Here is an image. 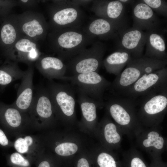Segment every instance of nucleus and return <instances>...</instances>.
Returning <instances> with one entry per match:
<instances>
[{
	"label": "nucleus",
	"instance_id": "1",
	"mask_svg": "<svg viewBox=\"0 0 167 167\" xmlns=\"http://www.w3.org/2000/svg\"><path fill=\"white\" fill-rule=\"evenodd\" d=\"M167 62L143 55L139 58H132L126 68L111 83L109 88L113 95L122 96L143 75L166 67Z\"/></svg>",
	"mask_w": 167,
	"mask_h": 167
},
{
	"label": "nucleus",
	"instance_id": "2",
	"mask_svg": "<svg viewBox=\"0 0 167 167\" xmlns=\"http://www.w3.org/2000/svg\"><path fill=\"white\" fill-rule=\"evenodd\" d=\"M54 37L55 50L58 58L66 62L91 45L95 38L88 34L83 28L58 29Z\"/></svg>",
	"mask_w": 167,
	"mask_h": 167
},
{
	"label": "nucleus",
	"instance_id": "3",
	"mask_svg": "<svg viewBox=\"0 0 167 167\" xmlns=\"http://www.w3.org/2000/svg\"><path fill=\"white\" fill-rule=\"evenodd\" d=\"M91 46L65 63L66 73L70 74L69 76L93 72H98L102 65L106 46L98 41H95Z\"/></svg>",
	"mask_w": 167,
	"mask_h": 167
},
{
	"label": "nucleus",
	"instance_id": "4",
	"mask_svg": "<svg viewBox=\"0 0 167 167\" xmlns=\"http://www.w3.org/2000/svg\"><path fill=\"white\" fill-rule=\"evenodd\" d=\"M61 80L69 82L80 91L100 105L104 103V94L111 83L98 72H93L65 76Z\"/></svg>",
	"mask_w": 167,
	"mask_h": 167
},
{
	"label": "nucleus",
	"instance_id": "5",
	"mask_svg": "<svg viewBox=\"0 0 167 167\" xmlns=\"http://www.w3.org/2000/svg\"><path fill=\"white\" fill-rule=\"evenodd\" d=\"M167 90L166 67L143 75L122 96L135 100L150 94Z\"/></svg>",
	"mask_w": 167,
	"mask_h": 167
},
{
	"label": "nucleus",
	"instance_id": "6",
	"mask_svg": "<svg viewBox=\"0 0 167 167\" xmlns=\"http://www.w3.org/2000/svg\"><path fill=\"white\" fill-rule=\"evenodd\" d=\"M49 95L54 111L65 116H72L75 105L74 87L71 84L57 83L48 80L46 87Z\"/></svg>",
	"mask_w": 167,
	"mask_h": 167
},
{
	"label": "nucleus",
	"instance_id": "7",
	"mask_svg": "<svg viewBox=\"0 0 167 167\" xmlns=\"http://www.w3.org/2000/svg\"><path fill=\"white\" fill-rule=\"evenodd\" d=\"M54 112L51 99L46 87H41L36 91L27 114L32 125L38 127L52 119Z\"/></svg>",
	"mask_w": 167,
	"mask_h": 167
},
{
	"label": "nucleus",
	"instance_id": "8",
	"mask_svg": "<svg viewBox=\"0 0 167 167\" xmlns=\"http://www.w3.org/2000/svg\"><path fill=\"white\" fill-rule=\"evenodd\" d=\"M62 2L52 17L53 22L59 28L58 29L82 28L85 15L79 6L73 1Z\"/></svg>",
	"mask_w": 167,
	"mask_h": 167
},
{
	"label": "nucleus",
	"instance_id": "9",
	"mask_svg": "<svg viewBox=\"0 0 167 167\" xmlns=\"http://www.w3.org/2000/svg\"><path fill=\"white\" fill-rule=\"evenodd\" d=\"M124 6L118 0H96L93 1L91 10L97 16L124 30L126 28L124 19Z\"/></svg>",
	"mask_w": 167,
	"mask_h": 167
},
{
	"label": "nucleus",
	"instance_id": "10",
	"mask_svg": "<svg viewBox=\"0 0 167 167\" xmlns=\"http://www.w3.org/2000/svg\"><path fill=\"white\" fill-rule=\"evenodd\" d=\"M119 34L120 49L129 52L133 58H139L143 56L146 41V32L133 27L123 30Z\"/></svg>",
	"mask_w": 167,
	"mask_h": 167
},
{
	"label": "nucleus",
	"instance_id": "11",
	"mask_svg": "<svg viewBox=\"0 0 167 167\" xmlns=\"http://www.w3.org/2000/svg\"><path fill=\"white\" fill-rule=\"evenodd\" d=\"M133 27L147 31L158 30L160 23L153 10L144 3L140 1L133 9Z\"/></svg>",
	"mask_w": 167,
	"mask_h": 167
},
{
	"label": "nucleus",
	"instance_id": "12",
	"mask_svg": "<svg viewBox=\"0 0 167 167\" xmlns=\"http://www.w3.org/2000/svg\"><path fill=\"white\" fill-rule=\"evenodd\" d=\"M33 71L30 67L24 72L19 88L16 99L12 105L21 112L27 113L34 96Z\"/></svg>",
	"mask_w": 167,
	"mask_h": 167
},
{
	"label": "nucleus",
	"instance_id": "13",
	"mask_svg": "<svg viewBox=\"0 0 167 167\" xmlns=\"http://www.w3.org/2000/svg\"><path fill=\"white\" fill-rule=\"evenodd\" d=\"M83 29L95 38L98 37L105 39L115 38L123 30L110 21L101 18L92 20Z\"/></svg>",
	"mask_w": 167,
	"mask_h": 167
},
{
	"label": "nucleus",
	"instance_id": "14",
	"mask_svg": "<svg viewBox=\"0 0 167 167\" xmlns=\"http://www.w3.org/2000/svg\"><path fill=\"white\" fill-rule=\"evenodd\" d=\"M37 65L41 74L48 80H61L66 73L65 63L58 58L43 57L37 62Z\"/></svg>",
	"mask_w": 167,
	"mask_h": 167
},
{
	"label": "nucleus",
	"instance_id": "15",
	"mask_svg": "<svg viewBox=\"0 0 167 167\" xmlns=\"http://www.w3.org/2000/svg\"><path fill=\"white\" fill-rule=\"evenodd\" d=\"M158 30L147 31L144 56L161 60H167L166 44L163 36Z\"/></svg>",
	"mask_w": 167,
	"mask_h": 167
},
{
	"label": "nucleus",
	"instance_id": "16",
	"mask_svg": "<svg viewBox=\"0 0 167 167\" xmlns=\"http://www.w3.org/2000/svg\"><path fill=\"white\" fill-rule=\"evenodd\" d=\"M132 58L129 52L120 49L103 60L102 65L108 73L117 76Z\"/></svg>",
	"mask_w": 167,
	"mask_h": 167
},
{
	"label": "nucleus",
	"instance_id": "17",
	"mask_svg": "<svg viewBox=\"0 0 167 167\" xmlns=\"http://www.w3.org/2000/svg\"><path fill=\"white\" fill-rule=\"evenodd\" d=\"M17 152L26 155V157L34 163L39 156V140L33 136L26 135L17 138L14 143Z\"/></svg>",
	"mask_w": 167,
	"mask_h": 167
},
{
	"label": "nucleus",
	"instance_id": "18",
	"mask_svg": "<svg viewBox=\"0 0 167 167\" xmlns=\"http://www.w3.org/2000/svg\"><path fill=\"white\" fill-rule=\"evenodd\" d=\"M3 117L7 125L14 130L18 129L25 125H31L28 114L21 112L12 105L5 109Z\"/></svg>",
	"mask_w": 167,
	"mask_h": 167
},
{
	"label": "nucleus",
	"instance_id": "19",
	"mask_svg": "<svg viewBox=\"0 0 167 167\" xmlns=\"http://www.w3.org/2000/svg\"><path fill=\"white\" fill-rule=\"evenodd\" d=\"M15 46L17 50L23 53L25 62L34 61L38 57L36 44L29 39L23 38L19 40Z\"/></svg>",
	"mask_w": 167,
	"mask_h": 167
},
{
	"label": "nucleus",
	"instance_id": "20",
	"mask_svg": "<svg viewBox=\"0 0 167 167\" xmlns=\"http://www.w3.org/2000/svg\"><path fill=\"white\" fill-rule=\"evenodd\" d=\"M25 71H23L15 64L7 71L0 70V85H6L13 81L22 79Z\"/></svg>",
	"mask_w": 167,
	"mask_h": 167
},
{
	"label": "nucleus",
	"instance_id": "21",
	"mask_svg": "<svg viewBox=\"0 0 167 167\" xmlns=\"http://www.w3.org/2000/svg\"><path fill=\"white\" fill-rule=\"evenodd\" d=\"M24 32L27 35L34 37L42 34L43 28L40 23L35 19L26 22L22 26Z\"/></svg>",
	"mask_w": 167,
	"mask_h": 167
},
{
	"label": "nucleus",
	"instance_id": "22",
	"mask_svg": "<svg viewBox=\"0 0 167 167\" xmlns=\"http://www.w3.org/2000/svg\"><path fill=\"white\" fill-rule=\"evenodd\" d=\"M9 165L12 167H31V161L18 152L12 153L8 160Z\"/></svg>",
	"mask_w": 167,
	"mask_h": 167
},
{
	"label": "nucleus",
	"instance_id": "23",
	"mask_svg": "<svg viewBox=\"0 0 167 167\" xmlns=\"http://www.w3.org/2000/svg\"><path fill=\"white\" fill-rule=\"evenodd\" d=\"M78 147L75 144L69 142L63 143L58 145L55 148V152L58 155L67 156L75 154Z\"/></svg>",
	"mask_w": 167,
	"mask_h": 167
},
{
	"label": "nucleus",
	"instance_id": "24",
	"mask_svg": "<svg viewBox=\"0 0 167 167\" xmlns=\"http://www.w3.org/2000/svg\"><path fill=\"white\" fill-rule=\"evenodd\" d=\"M143 145L146 147L153 146L158 149H161L163 146V138L159 136V134L155 131H152L148 135V139L143 142Z\"/></svg>",
	"mask_w": 167,
	"mask_h": 167
},
{
	"label": "nucleus",
	"instance_id": "25",
	"mask_svg": "<svg viewBox=\"0 0 167 167\" xmlns=\"http://www.w3.org/2000/svg\"><path fill=\"white\" fill-rule=\"evenodd\" d=\"M1 37L3 42L6 44H11L15 41L16 32L11 24H7L2 27L1 31Z\"/></svg>",
	"mask_w": 167,
	"mask_h": 167
},
{
	"label": "nucleus",
	"instance_id": "26",
	"mask_svg": "<svg viewBox=\"0 0 167 167\" xmlns=\"http://www.w3.org/2000/svg\"><path fill=\"white\" fill-rule=\"evenodd\" d=\"M104 135L106 140L110 143H117L121 139L120 136L117 131L116 126L112 123H109L105 126Z\"/></svg>",
	"mask_w": 167,
	"mask_h": 167
},
{
	"label": "nucleus",
	"instance_id": "27",
	"mask_svg": "<svg viewBox=\"0 0 167 167\" xmlns=\"http://www.w3.org/2000/svg\"><path fill=\"white\" fill-rule=\"evenodd\" d=\"M158 14L166 16L167 6L166 2L162 0H143L141 1Z\"/></svg>",
	"mask_w": 167,
	"mask_h": 167
},
{
	"label": "nucleus",
	"instance_id": "28",
	"mask_svg": "<svg viewBox=\"0 0 167 167\" xmlns=\"http://www.w3.org/2000/svg\"><path fill=\"white\" fill-rule=\"evenodd\" d=\"M97 161L100 167H117L115 161L109 154L104 152L100 154Z\"/></svg>",
	"mask_w": 167,
	"mask_h": 167
},
{
	"label": "nucleus",
	"instance_id": "29",
	"mask_svg": "<svg viewBox=\"0 0 167 167\" xmlns=\"http://www.w3.org/2000/svg\"><path fill=\"white\" fill-rule=\"evenodd\" d=\"M36 167H51L50 162L46 160L41 159L40 156L35 162Z\"/></svg>",
	"mask_w": 167,
	"mask_h": 167
},
{
	"label": "nucleus",
	"instance_id": "30",
	"mask_svg": "<svg viewBox=\"0 0 167 167\" xmlns=\"http://www.w3.org/2000/svg\"><path fill=\"white\" fill-rule=\"evenodd\" d=\"M131 167H146L143 161L140 158L135 157L133 159L131 162Z\"/></svg>",
	"mask_w": 167,
	"mask_h": 167
},
{
	"label": "nucleus",
	"instance_id": "31",
	"mask_svg": "<svg viewBox=\"0 0 167 167\" xmlns=\"http://www.w3.org/2000/svg\"><path fill=\"white\" fill-rule=\"evenodd\" d=\"M9 140L3 131L0 129V144L2 146L8 145Z\"/></svg>",
	"mask_w": 167,
	"mask_h": 167
},
{
	"label": "nucleus",
	"instance_id": "32",
	"mask_svg": "<svg viewBox=\"0 0 167 167\" xmlns=\"http://www.w3.org/2000/svg\"><path fill=\"white\" fill-rule=\"evenodd\" d=\"M77 167H89V165L88 161L86 159L82 158L78 161Z\"/></svg>",
	"mask_w": 167,
	"mask_h": 167
},
{
	"label": "nucleus",
	"instance_id": "33",
	"mask_svg": "<svg viewBox=\"0 0 167 167\" xmlns=\"http://www.w3.org/2000/svg\"><path fill=\"white\" fill-rule=\"evenodd\" d=\"M120 2L123 4H125L129 2H131V1L128 0H118Z\"/></svg>",
	"mask_w": 167,
	"mask_h": 167
},
{
	"label": "nucleus",
	"instance_id": "34",
	"mask_svg": "<svg viewBox=\"0 0 167 167\" xmlns=\"http://www.w3.org/2000/svg\"><path fill=\"white\" fill-rule=\"evenodd\" d=\"M21 1L24 2H28V0H21Z\"/></svg>",
	"mask_w": 167,
	"mask_h": 167
}]
</instances>
